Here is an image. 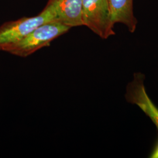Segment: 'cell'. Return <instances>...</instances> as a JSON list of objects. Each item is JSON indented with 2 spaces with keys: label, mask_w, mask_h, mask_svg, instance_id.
Returning a JSON list of instances; mask_svg holds the SVG:
<instances>
[{
  "label": "cell",
  "mask_w": 158,
  "mask_h": 158,
  "mask_svg": "<svg viewBox=\"0 0 158 158\" xmlns=\"http://www.w3.org/2000/svg\"><path fill=\"white\" fill-rule=\"evenodd\" d=\"M70 29L57 21L46 23L33 30L8 53L22 57L29 56L41 48L50 46L53 40L66 33Z\"/></svg>",
  "instance_id": "7a4b0ae2"
},
{
  "label": "cell",
  "mask_w": 158,
  "mask_h": 158,
  "mask_svg": "<svg viewBox=\"0 0 158 158\" xmlns=\"http://www.w3.org/2000/svg\"><path fill=\"white\" fill-rule=\"evenodd\" d=\"M145 76L138 72L127 85L125 98L131 104H135L152 121L158 129V108L148 95L144 85Z\"/></svg>",
  "instance_id": "277c9868"
},
{
  "label": "cell",
  "mask_w": 158,
  "mask_h": 158,
  "mask_svg": "<svg viewBox=\"0 0 158 158\" xmlns=\"http://www.w3.org/2000/svg\"><path fill=\"white\" fill-rule=\"evenodd\" d=\"M56 11L57 21L70 28L83 25L82 0H49Z\"/></svg>",
  "instance_id": "5b68a950"
},
{
  "label": "cell",
  "mask_w": 158,
  "mask_h": 158,
  "mask_svg": "<svg viewBox=\"0 0 158 158\" xmlns=\"http://www.w3.org/2000/svg\"><path fill=\"white\" fill-rule=\"evenodd\" d=\"M114 24L123 23L131 32H135L137 21L133 12V0H108Z\"/></svg>",
  "instance_id": "8992f818"
},
{
  "label": "cell",
  "mask_w": 158,
  "mask_h": 158,
  "mask_svg": "<svg viewBox=\"0 0 158 158\" xmlns=\"http://www.w3.org/2000/svg\"><path fill=\"white\" fill-rule=\"evenodd\" d=\"M54 21H57L56 11L53 5L48 2L45 8L35 17L23 18L2 24L0 26V51L8 52L35 29Z\"/></svg>",
  "instance_id": "6da1fadb"
},
{
  "label": "cell",
  "mask_w": 158,
  "mask_h": 158,
  "mask_svg": "<svg viewBox=\"0 0 158 158\" xmlns=\"http://www.w3.org/2000/svg\"><path fill=\"white\" fill-rule=\"evenodd\" d=\"M82 20L102 39L115 34L108 0H82Z\"/></svg>",
  "instance_id": "3957f363"
}]
</instances>
